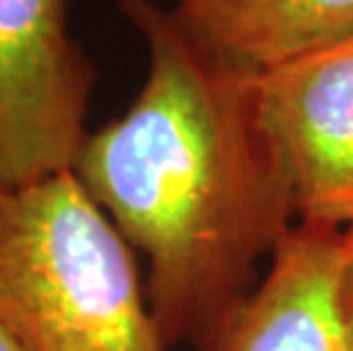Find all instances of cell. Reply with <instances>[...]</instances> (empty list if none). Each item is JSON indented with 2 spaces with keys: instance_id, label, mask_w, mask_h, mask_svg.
<instances>
[{
  "instance_id": "7a4b0ae2",
  "label": "cell",
  "mask_w": 353,
  "mask_h": 351,
  "mask_svg": "<svg viewBox=\"0 0 353 351\" xmlns=\"http://www.w3.org/2000/svg\"><path fill=\"white\" fill-rule=\"evenodd\" d=\"M0 324L23 351H167L130 244L71 169L0 183Z\"/></svg>"
},
{
  "instance_id": "ba28073f",
  "label": "cell",
  "mask_w": 353,
  "mask_h": 351,
  "mask_svg": "<svg viewBox=\"0 0 353 351\" xmlns=\"http://www.w3.org/2000/svg\"><path fill=\"white\" fill-rule=\"evenodd\" d=\"M0 351H23L19 347V342L5 331V326L0 324Z\"/></svg>"
},
{
  "instance_id": "3957f363",
  "label": "cell",
  "mask_w": 353,
  "mask_h": 351,
  "mask_svg": "<svg viewBox=\"0 0 353 351\" xmlns=\"http://www.w3.org/2000/svg\"><path fill=\"white\" fill-rule=\"evenodd\" d=\"M94 82L69 0H0V183L73 169Z\"/></svg>"
},
{
  "instance_id": "5b68a950",
  "label": "cell",
  "mask_w": 353,
  "mask_h": 351,
  "mask_svg": "<svg viewBox=\"0 0 353 351\" xmlns=\"http://www.w3.org/2000/svg\"><path fill=\"white\" fill-rule=\"evenodd\" d=\"M340 230L299 221L201 351H353L340 305Z\"/></svg>"
},
{
  "instance_id": "52a82bcc",
  "label": "cell",
  "mask_w": 353,
  "mask_h": 351,
  "mask_svg": "<svg viewBox=\"0 0 353 351\" xmlns=\"http://www.w3.org/2000/svg\"><path fill=\"white\" fill-rule=\"evenodd\" d=\"M340 305L353 335V221L340 230Z\"/></svg>"
},
{
  "instance_id": "8992f818",
  "label": "cell",
  "mask_w": 353,
  "mask_h": 351,
  "mask_svg": "<svg viewBox=\"0 0 353 351\" xmlns=\"http://www.w3.org/2000/svg\"><path fill=\"white\" fill-rule=\"evenodd\" d=\"M174 10L205 46L251 73L353 34V0H178Z\"/></svg>"
},
{
  "instance_id": "6da1fadb",
  "label": "cell",
  "mask_w": 353,
  "mask_h": 351,
  "mask_svg": "<svg viewBox=\"0 0 353 351\" xmlns=\"http://www.w3.org/2000/svg\"><path fill=\"white\" fill-rule=\"evenodd\" d=\"M148 50L137 99L87 132L73 174L148 260L164 347H203L299 223L255 103V73L216 55L176 10L119 0Z\"/></svg>"
},
{
  "instance_id": "277c9868",
  "label": "cell",
  "mask_w": 353,
  "mask_h": 351,
  "mask_svg": "<svg viewBox=\"0 0 353 351\" xmlns=\"http://www.w3.org/2000/svg\"><path fill=\"white\" fill-rule=\"evenodd\" d=\"M262 128L301 223L353 221V34L255 73Z\"/></svg>"
}]
</instances>
